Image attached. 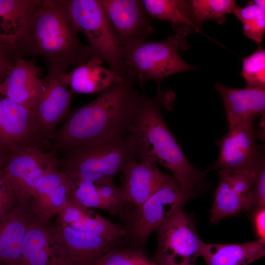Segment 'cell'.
<instances>
[{
    "label": "cell",
    "mask_w": 265,
    "mask_h": 265,
    "mask_svg": "<svg viewBox=\"0 0 265 265\" xmlns=\"http://www.w3.org/2000/svg\"><path fill=\"white\" fill-rule=\"evenodd\" d=\"M67 177L68 200H73L88 208H96L108 212V208L99 196L93 181L84 178Z\"/></svg>",
    "instance_id": "29"
},
{
    "label": "cell",
    "mask_w": 265,
    "mask_h": 265,
    "mask_svg": "<svg viewBox=\"0 0 265 265\" xmlns=\"http://www.w3.org/2000/svg\"><path fill=\"white\" fill-rule=\"evenodd\" d=\"M79 33L63 0H39L18 33L0 37L19 58L41 57L48 70L65 73L68 67L80 65L91 56Z\"/></svg>",
    "instance_id": "1"
},
{
    "label": "cell",
    "mask_w": 265,
    "mask_h": 265,
    "mask_svg": "<svg viewBox=\"0 0 265 265\" xmlns=\"http://www.w3.org/2000/svg\"><path fill=\"white\" fill-rule=\"evenodd\" d=\"M259 167L241 171L220 170L219 182L210 210L212 224H217L221 220L236 216L242 212H250L252 189Z\"/></svg>",
    "instance_id": "10"
},
{
    "label": "cell",
    "mask_w": 265,
    "mask_h": 265,
    "mask_svg": "<svg viewBox=\"0 0 265 265\" xmlns=\"http://www.w3.org/2000/svg\"><path fill=\"white\" fill-rule=\"evenodd\" d=\"M197 192L182 186L171 176L140 206L128 204L120 215L127 233L128 247L142 250L151 234L177 210L184 208Z\"/></svg>",
    "instance_id": "4"
},
{
    "label": "cell",
    "mask_w": 265,
    "mask_h": 265,
    "mask_svg": "<svg viewBox=\"0 0 265 265\" xmlns=\"http://www.w3.org/2000/svg\"><path fill=\"white\" fill-rule=\"evenodd\" d=\"M19 59L0 38V83Z\"/></svg>",
    "instance_id": "35"
},
{
    "label": "cell",
    "mask_w": 265,
    "mask_h": 265,
    "mask_svg": "<svg viewBox=\"0 0 265 265\" xmlns=\"http://www.w3.org/2000/svg\"><path fill=\"white\" fill-rule=\"evenodd\" d=\"M265 255V239L234 243L202 242L200 257L207 265H248Z\"/></svg>",
    "instance_id": "24"
},
{
    "label": "cell",
    "mask_w": 265,
    "mask_h": 265,
    "mask_svg": "<svg viewBox=\"0 0 265 265\" xmlns=\"http://www.w3.org/2000/svg\"><path fill=\"white\" fill-rule=\"evenodd\" d=\"M29 213L19 265H50L53 258L64 251L58 230L55 225Z\"/></svg>",
    "instance_id": "16"
},
{
    "label": "cell",
    "mask_w": 265,
    "mask_h": 265,
    "mask_svg": "<svg viewBox=\"0 0 265 265\" xmlns=\"http://www.w3.org/2000/svg\"><path fill=\"white\" fill-rule=\"evenodd\" d=\"M225 106L229 127L254 121L265 111V88L246 86L242 88L214 84Z\"/></svg>",
    "instance_id": "20"
},
{
    "label": "cell",
    "mask_w": 265,
    "mask_h": 265,
    "mask_svg": "<svg viewBox=\"0 0 265 265\" xmlns=\"http://www.w3.org/2000/svg\"><path fill=\"white\" fill-rule=\"evenodd\" d=\"M265 207V162L259 167L252 189L251 213L254 210Z\"/></svg>",
    "instance_id": "34"
},
{
    "label": "cell",
    "mask_w": 265,
    "mask_h": 265,
    "mask_svg": "<svg viewBox=\"0 0 265 265\" xmlns=\"http://www.w3.org/2000/svg\"><path fill=\"white\" fill-rule=\"evenodd\" d=\"M94 183L99 196L108 208V212L120 215L128 205L123 200L120 187L112 178H103Z\"/></svg>",
    "instance_id": "32"
},
{
    "label": "cell",
    "mask_w": 265,
    "mask_h": 265,
    "mask_svg": "<svg viewBox=\"0 0 265 265\" xmlns=\"http://www.w3.org/2000/svg\"><path fill=\"white\" fill-rule=\"evenodd\" d=\"M136 83L131 77L123 78L68 115L51 139V150L63 153L85 144L130 134L142 95Z\"/></svg>",
    "instance_id": "2"
},
{
    "label": "cell",
    "mask_w": 265,
    "mask_h": 265,
    "mask_svg": "<svg viewBox=\"0 0 265 265\" xmlns=\"http://www.w3.org/2000/svg\"><path fill=\"white\" fill-rule=\"evenodd\" d=\"M103 61L91 56L84 63L63 75L73 93H101L112 84L123 80L115 71L102 66Z\"/></svg>",
    "instance_id": "23"
},
{
    "label": "cell",
    "mask_w": 265,
    "mask_h": 265,
    "mask_svg": "<svg viewBox=\"0 0 265 265\" xmlns=\"http://www.w3.org/2000/svg\"><path fill=\"white\" fill-rule=\"evenodd\" d=\"M60 170L68 177L84 178L94 182L112 178L130 161L136 159L130 134L85 144L63 153Z\"/></svg>",
    "instance_id": "5"
},
{
    "label": "cell",
    "mask_w": 265,
    "mask_h": 265,
    "mask_svg": "<svg viewBox=\"0 0 265 265\" xmlns=\"http://www.w3.org/2000/svg\"><path fill=\"white\" fill-rule=\"evenodd\" d=\"M70 265H97L99 260L114 247L97 236L55 224Z\"/></svg>",
    "instance_id": "21"
},
{
    "label": "cell",
    "mask_w": 265,
    "mask_h": 265,
    "mask_svg": "<svg viewBox=\"0 0 265 265\" xmlns=\"http://www.w3.org/2000/svg\"><path fill=\"white\" fill-rule=\"evenodd\" d=\"M68 181L60 170H49L37 184L26 206L29 212L45 221L57 215L68 201Z\"/></svg>",
    "instance_id": "19"
},
{
    "label": "cell",
    "mask_w": 265,
    "mask_h": 265,
    "mask_svg": "<svg viewBox=\"0 0 265 265\" xmlns=\"http://www.w3.org/2000/svg\"><path fill=\"white\" fill-rule=\"evenodd\" d=\"M186 36L174 33L159 41H143L122 47V54L130 77L142 85L149 80H160L175 74L196 70L179 54L188 49Z\"/></svg>",
    "instance_id": "6"
},
{
    "label": "cell",
    "mask_w": 265,
    "mask_h": 265,
    "mask_svg": "<svg viewBox=\"0 0 265 265\" xmlns=\"http://www.w3.org/2000/svg\"><path fill=\"white\" fill-rule=\"evenodd\" d=\"M39 0H0V36L12 37L19 32Z\"/></svg>",
    "instance_id": "26"
},
{
    "label": "cell",
    "mask_w": 265,
    "mask_h": 265,
    "mask_svg": "<svg viewBox=\"0 0 265 265\" xmlns=\"http://www.w3.org/2000/svg\"><path fill=\"white\" fill-rule=\"evenodd\" d=\"M241 74L247 86L265 88V50L261 44L243 59Z\"/></svg>",
    "instance_id": "30"
},
{
    "label": "cell",
    "mask_w": 265,
    "mask_h": 265,
    "mask_svg": "<svg viewBox=\"0 0 265 265\" xmlns=\"http://www.w3.org/2000/svg\"><path fill=\"white\" fill-rule=\"evenodd\" d=\"M79 32L89 42L91 56L105 61L122 78L129 76V68L113 29L99 0H63Z\"/></svg>",
    "instance_id": "7"
},
{
    "label": "cell",
    "mask_w": 265,
    "mask_h": 265,
    "mask_svg": "<svg viewBox=\"0 0 265 265\" xmlns=\"http://www.w3.org/2000/svg\"><path fill=\"white\" fill-rule=\"evenodd\" d=\"M172 100V95L160 89L150 98L142 94L131 135L137 159L159 163L169 170L183 186L199 191L205 188V173L194 167L187 159L167 127L161 108Z\"/></svg>",
    "instance_id": "3"
},
{
    "label": "cell",
    "mask_w": 265,
    "mask_h": 265,
    "mask_svg": "<svg viewBox=\"0 0 265 265\" xmlns=\"http://www.w3.org/2000/svg\"><path fill=\"white\" fill-rule=\"evenodd\" d=\"M195 20L202 26L204 22L214 20L221 24L225 16L233 14L237 5L233 0H189Z\"/></svg>",
    "instance_id": "28"
},
{
    "label": "cell",
    "mask_w": 265,
    "mask_h": 265,
    "mask_svg": "<svg viewBox=\"0 0 265 265\" xmlns=\"http://www.w3.org/2000/svg\"><path fill=\"white\" fill-rule=\"evenodd\" d=\"M8 158V157H5L0 155V168L4 166Z\"/></svg>",
    "instance_id": "39"
},
{
    "label": "cell",
    "mask_w": 265,
    "mask_h": 265,
    "mask_svg": "<svg viewBox=\"0 0 265 265\" xmlns=\"http://www.w3.org/2000/svg\"><path fill=\"white\" fill-rule=\"evenodd\" d=\"M121 172L123 200L135 207L146 201L171 177L159 171L156 163L136 159L128 162Z\"/></svg>",
    "instance_id": "17"
},
{
    "label": "cell",
    "mask_w": 265,
    "mask_h": 265,
    "mask_svg": "<svg viewBox=\"0 0 265 265\" xmlns=\"http://www.w3.org/2000/svg\"><path fill=\"white\" fill-rule=\"evenodd\" d=\"M250 213L258 239H265V207L256 209Z\"/></svg>",
    "instance_id": "36"
},
{
    "label": "cell",
    "mask_w": 265,
    "mask_h": 265,
    "mask_svg": "<svg viewBox=\"0 0 265 265\" xmlns=\"http://www.w3.org/2000/svg\"><path fill=\"white\" fill-rule=\"evenodd\" d=\"M48 70L44 91L34 110L35 127L38 137L45 146L51 140L57 125L68 115L73 92L69 89L63 75Z\"/></svg>",
    "instance_id": "11"
},
{
    "label": "cell",
    "mask_w": 265,
    "mask_h": 265,
    "mask_svg": "<svg viewBox=\"0 0 265 265\" xmlns=\"http://www.w3.org/2000/svg\"><path fill=\"white\" fill-rule=\"evenodd\" d=\"M16 205L14 192L2 167L0 168V220Z\"/></svg>",
    "instance_id": "33"
},
{
    "label": "cell",
    "mask_w": 265,
    "mask_h": 265,
    "mask_svg": "<svg viewBox=\"0 0 265 265\" xmlns=\"http://www.w3.org/2000/svg\"><path fill=\"white\" fill-rule=\"evenodd\" d=\"M253 123L249 121L229 127L221 140L218 159L207 171L251 170L265 161L263 152L257 142Z\"/></svg>",
    "instance_id": "13"
},
{
    "label": "cell",
    "mask_w": 265,
    "mask_h": 265,
    "mask_svg": "<svg viewBox=\"0 0 265 265\" xmlns=\"http://www.w3.org/2000/svg\"><path fill=\"white\" fill-rule=\"evenodd\" d=\"M122 47L145 41L154 31L142 0H99Z\"/></svg>",
    "instance_id": "14"
},
{
    "label": "cell",
    "mask_w": 265,
    "mask_h": 265,
    "mask_svg": "<svg viewBox=\"0 0 265 265\" xmlns=\"http://www.w3.org/2000/svg\"><path fill=\"white\" fill-rule=\"evenodd\" d=\"M29 213L17 205L0 220V265H19Z\"/></svg>",
    "instance_id": "22"
},
{
    "label": "cell",
    "mask_w": 265,
    "mask_h": 265,
    "mask_svg": "<svg viewBox=\"0 0 265 265\" xmlns=\"http://www.w3.org/2000/svg\"><path fill=\"white\" fill-rule=\"evenodd\" d=\"M142 2L150 18L169 22L174 33L186 36L201 31L202 26L195 20L189 0H143Z\"/></svg>",
    "instance_id": "25"
},
{
    "label": "cell",
    "mask_w": 265,
    "mask_h": 265,
    "mask_svg": "<svg viewBox=\"0 0 265 265\" xmlns=\"http://www.w3.org/2000/svg\"><path fill=\"white\" fill-rule=\"evenodd\" d=\"M46 147L37 133L34 111L0 92V155L9 157L23 148Z\"/></svg>",
    "instance_id": "12"
},
{
    "label": "cell",
    "mask_w": 265,
    "mask_h": 265,
    "mask_svg": "<svg viewBox=\"0 0 265 265\" xmlns=\"http://www.w3.org/2000/svg\"><path fill=\"white\" fill-rule=\"evenodd\" d=\"M33 59L20 58L0 83V92L16 103L34 111L44 91L45 79L39 77Z\"/></svg>",
    "instance_id": "18"
},
{
    "label": "cell",
    "mask_w": 265,
    "mask_h": 265,
    "mask_svg": "<svg viewBox=\"0 0 265 265\" xmlns=\"http://www.w3.org/2000/svg\"><path fill=\"white\" fill-rule=\"evenodd\" d=\"M55 224L100 237L114 247H128L127 233L116 224L78 203L69 200L57 214Z\"/></svg>",
    "instance_id": "15"
},
{
    "label": "cell",
    "mask_w": 265,
    "mask_h": 265,
    "mask_svg": "<svg viewBox=\"0 0 265 265\" xmlns=\"http://www.w3.org/2000/svg\"><path fill=\"white\" fill-rule=\"evenodd\" d=\"M50 265H69V264L63 255H59L53 258Z\"/></svg>",
    "instance_id": "37"
},
{
    "label": "cell",
    "mask_w": 265,
    "mask_h": 265,
    "mask_svg": "<svg viewBox=\"0 0 265 265\" xmlns=\"http://www.w3.org/2000/svg\"><path fill=\"white\" fill-rule=\"evenodd\" d=\"M60 159L51 150L36 147L19 149L10 155L3 170L14 192L17 205L26 207L36 186L50 170L57 168Z\"/></svg>",
    "instance_id": "9"
},
{
    "label": "cell",
    "mask_w": 265,
    "mask_h": 265,
    "mask_svg": "<svg viewBox=\"0 0 265 265\" xmlns=\"http://www.w3.org/2000/svg\"><path fill=\"white\" fill-rule=\"evenodd\" d=\"M233 14L241 22L243 34L261 44L265 32V10L251 1L244 7L237 6Z\"/></svg>",
    "instance_id": "27"
},
{
    "label": "cell",
    "mask_w": 265,
    "mask_h": 265,
    "mask_svg": "<svg viewBox=\"0 0 265 265\" xmlns=\"http://www.w3.org/2000/svg\"><path fill=\"white\" fill-rule=\"evenodd\" d=\"M153 260L158 265H195L202 242L192 215L177 210L157 229Z\"/></svg>",
    "instance_id": "8"
},
{
    "label": "cell",
    "mask_w": 265,
    "mask_h": 265,
    "mask_svg": "<svg viewBox=\"0 0 265 265\" xmlns=\"http://www.w3.org/2000/svg\"><path fill=\"white\" fill-rule=\"evenodd\" d=\"M97 265H158L142 250L130 247L114 248Z\"/></svg>",
    "instance_id": "31"
},
{
    "label": "cell",
    "mask_w": 265,
    "mask_h": 265,
    "mask_svg": "<svg viewBox=\"0 0 265 265\" xmlns=\"http://www.w3.org/2000/svg\"><path fill=\"white\" fill-rule=\"evenodd\" d=\"M255 4L259 7L265 10V0H253Z\"/></svg>",
    "instance_id": "38"
}]
</instances>
